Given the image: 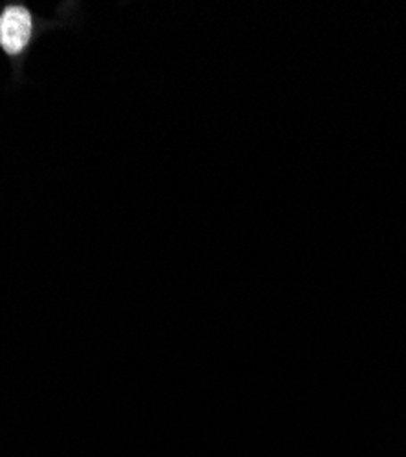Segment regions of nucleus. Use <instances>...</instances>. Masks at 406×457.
Listing matches in <instances>:
<instances>
[{"mask_svg": "<svg viewBox=\"0 0 406 457\" xmlns=\"http://www.w3.org/2000/svg\"><path fill=\"white\" fill-rule=\"evenodd\" d=\"M31 35V17L21 6H10L0 15V46L10 54L21 52Z\"/></svg>", "mask_w": 406, "mask_h": 457, "instance_id": "nucleus-1", "label": "nucleus"}]
</instances>
